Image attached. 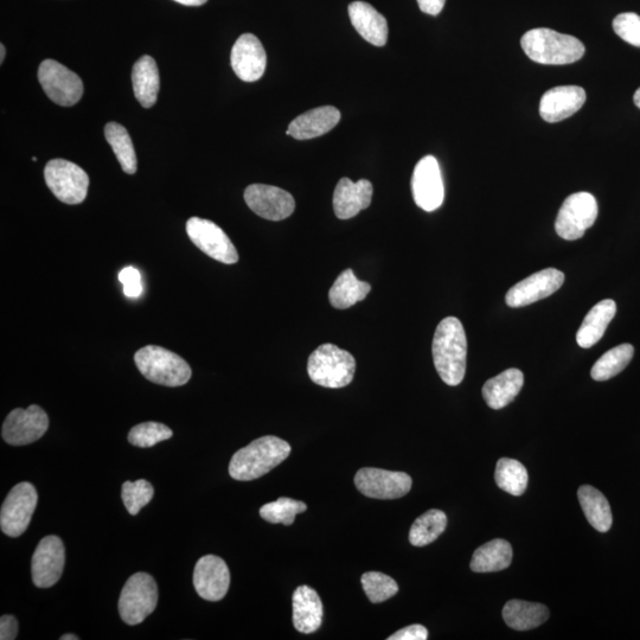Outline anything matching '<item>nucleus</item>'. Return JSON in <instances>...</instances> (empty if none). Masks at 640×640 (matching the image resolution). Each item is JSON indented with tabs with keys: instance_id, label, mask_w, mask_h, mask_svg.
Instances as JSON below:
<instances>
[{
	"instance_id": "nucleus-1",
	"label": "nucleus",
	"mask_w": 640,
	"mask_h": 640,
	"mask_svg": "<svg viewBox=\"0 0 640 640\" xmlns=\"http://www.w3.org/2000/svg\"><path fill=\"white\" fill-rule=\"evenodd\" d=\"M432 352L440 379L451 387L462 383L466 373L467 339L458 318L441 320L435 330Z\"/></svg>"
},
{
	"instance_id": "nucleus-2",
	"label": "nucleus",
	"mask_w": 640,
	"mask_h": 640,
	"mask_svg": "<svg viewBox=\"0 0 640 640\" xmlns=\"http://www.w3.org/2000/svg\"><path fill=\"white\" fill-rule=\"evenodd\" d=\"M287 441L267 435L236 452L230 460L229 475L240 482L258 479L271 472L291 454Z\"/></svg>"
},
{
	"instance_id": "nucleus-3",
	"label": "nucleus",
	"mask_w": 640,
	"mask_h": 640,
	"mask_svg": "<svg viewBox=\"0 0 640 640\" xmlns=\"http://www.w3.org/2000/svg\"><path fill=\"white\" fill-rule=\"evenodd\" d=\"M521 46L530 60L550 66L571 64L585 55V46L578 38L547 28L526 32Z\"/></svg>"
},
{
	"instance_id": "nucleus-4",
	"label": "nucleus",
	"mask_w": 640,
	"mask_h": 640,
	"mask_svg": "<svg viewBox=\"0 0 640 640\" xmlns=\"http://www.w3.org/2000/svg\"><path fill=\"white\" fill-rule=\"evenodd\" d=\"M355 371L354 356L329 343L313 351L307 362L310 379L324 388L347 387L354 380Z\"/></svg>"
},
{
	"instance_id": "nucleus-5",
	"label": "nucleus",
	"mask_w": 640,
	"mask_h": 640,
	"mask_svg": "<svg viewBox=\"0 0 640 640\" xmlns=\"http://www.w3.org/2000/svg\"><path fill=\"white\" fill-rule=\"evenodd\" d=\"M137 367L147 380L166 387H181L191 379L187 361L168 349L147 345L134 355Z\"/></svg>"
},
{
	"instance_id": "nucleus-6",
	"label": "nucleus",
	"mask_w": 640,
	"mask_h": 640,
	"mask_svg": "<svg viewBox=\"0 0 640 640\" xmlns=\"http://www.w3.org/2000/svg\"><path fill=\"white\" fill-rule=\"evenodd\" d=\"M158 587L147 573H137L126 581L119 599L121 619L128 625L142 624L156 610Z\"/></svg>"
},
{
	"instance_id": "nucleus-7",
	"label": "nucleus",
	"mask_w": 640,
	"mask_h": 640,
	"mask_svg": "<svg viewBox=\"0 0 640 640\" xmlns=\"http://www.w3.org/2000/svg\"><path fill=\"white\" fill-rule=\"evenodd\" d=\"M598 213L597 200L590 192H576L562 204L555 221L556 233L563 240H579L597 221Z\"/></svg>"
},
{
	"instance_id": "nucleus-8",
	"label": "nucleus",
	"mask_w": 640,
	"mask_h": 640,
	"mask_svg": "<svg viewBox=\"0 0 640 640\" xmlns=\"http://www.w3.org/2000/svg\"><path fill=\"white\" fill-rule=\"evenodd\" d=\"M48 188L66 204H80L86 200L89 177L80 166L66 159H53L44 169Z\"/></svg>"
},
{
	"instance_id": "nucleus-9",
	"label": "nucleus",
	"mask_w": 640,
	"mask_h": 640,
	"mask_svg": "<svg viewBox=\"0 0 640 640\" xmlns=\"http://www.w3.org/2000/svg\"><path fill=\"white\" fill-rule=\"evenodd\" d=\"M38 81L55 104L70 107L78 104L83 95V83L78 74L63 64L46 60L38 69Z\"/></svg>"
},
{
	"instance_id": "nucleus-10",
	"label": "nucleus",
	"mask_w": 640,
	"mask_h": 640,
	"mask_svg": "<svg viewBox=\"0 0 640 640\" xmlns=\"http://www.w3.org/2000/svg\"><path fill=\"white\" fill-rule=\"evenodd\" d=\"M38 495L35 486L19 483L12 488L0 511V527L5 535L19 537L27 531L36 509Z\"/></svg>"
},
{
	"instance_id": "nucleus-11",
	"label": "nucleus",
	"mask_w": 640,
	"mask_h": 640,
	"mask_svg": "<svg viewBox=\"0 0 640 640\" xmlns=\"http://www.w3.org/2000/svg\"><path fill=\"white\" fill-rule=\"evenodd\" d=\"M187 233L191 242L211 259L226 265H234L239 261L234 243L216 223L191 217L187 222Z\"/></svg>"
},
{
	"instance_id": "nucleus-12",
	"label": "nucleus",
	"mask_w": 640,
	"mask_h": 640,
	"mask_svg": "<svg viewBox=\"0 0 640 640\" xmlns=\"http://www.w3.org/2000/svg\"><path fill=\"white\" fill-rule=\"evenodd\" d=\"M49 428V418L40 406L17 408L5 419L2 437L12 446H24L41 439Z\"/></svg>"
},
{
	"instance_id": "nucleus-13",
	"label": "nucleus",
	"mask_w": 640,
	"mask_h": 640,
	"mask_svg": "<svg viewBox=\"0 0 640 640\" xmlns=\"http://www.w3.org/2000/svg\"><path fill=\"white\" fill-rule=\"evenodd\" d=\"M413 480L405 472L364 467L356 473L355 485L364 496L375 499H398L412 489Z\"/></svg>"
},
{
	"instance_id": "nucleus-14",
	"label": "nucleus",
	"mask_w": 640,
	"mask_h": 640,
	"mask_svg": "<svg viewBox=\"0 0 640 640\" xmlns=\"http://www.w3.org/2000/svg\"><path fill=\"white\" fill-rule=\"evenodd\" d=\"M412 191L416 206L422 210H437L444 203L443 175L437 158L426 156L416 164L412 177Z\"/></svg>"
},
{
	"instance_id": "nucleus-15",
	"label": "nucleus",
	"mask_w": 640,
	"mask_h": 640,
	"mask_svg": "<svg viewBox=\"0 0 640 640\" xmlns=\"http://www.w3.org/2000/svg\"><path fill=\"white\" fill-rule=\"evenodd\" d=\"M249 209L262 219L283 221L296 209V201L290 192L266 184H252L245 191Z\"/></svg>"
},
{
	"instance_id": "nucleus-16",
	"label": "nucleus",
	"mask_w": 640,
	"mask_h": 640,
	"mask_svg": "<svg viewBox=\"0 0 640 640\" xmlns=\"http://www.w3.org/2000/svg\"><path fill=\"white\" fill-rule=\"evenodd\" d=\"M66 550L60 537L51 535L38 543L31 561L32 581L38 588H49L60 580Z\"/></svg>"
},
{
	"instance_id": "nucleus-17",
	"label": "nucleus",
	"mask_w": 640,
	"mask_h": 640,
	"mask_svg": "<svg viewBox=\"0 0 640 640\" xmlns=\"http://www.w3.org/2000/svg\"><path fill=\"white\" fill-rule=\"evenodd\" d=\"M565 283V274L555 268H547L511 287L505 303L508 306L523 307L552 296Z\"/></svg>"
},
{
	"instance_id": "nucleus-18",
	"label": "nucleus",
	"mask_w": 640,
	"mask_h": 640,
	"mask_svg": "<svg viewBox=\"0 0 640 640\" xmlns=\"http://www.w3.org/2000/svg\"><path fill=\"white\" fill-rule=\"evenodd\" d=\"M230 62L240 80L258 81L264 76L267 66L265 48L255 35L243 34L234 44Z\"/></svg>"
},
{
	"instance_id": "nucleus-19",
	"label": "nucleus",
	"mask_w": 640,
	"mask_h": 640,
	"mask_svg": "<svg viewBox=\"0 0 640 640\" xmlns=\"http://www.w3.org/2000/svg\"><path fill=\"white\" fill-rule=\"evenodd\" d=\"M230 573L227 563L219 556H203L195 566L194 586L204 600L220 601L229 590Z\"/></svg>"
},
{
	"instance_id": "nucleus-20",
	"label": "nucleus",
	"mask_w": 640,
	"mask_h": 640,
	"mask_svg": "<svg viewBox=\"0 0 640 640\" xmlns=\"http://www.w3.org/2000/svg\"><path fill=\"white\" fill-rule=\"evenodd\" d=\"M586 102L584 88L578 86H560L549 89L543 94L540 102V114L547 123L572 117Z\"/></svg>"
},
{
	"instance_id": "nucleus-21",
	"label": "nucleus",
	"mask_w": 640,
	"mask_h": 640,
	"mask_svg": "<svg viewBox=\"0 0 640 640\" xmlns=\"http://www.w3.org/2000/svg\"><path fill=\"white\" fill-rule=\"evenodd\" d=\"M373 192V184L368 179L354 183L350 178H342L334 194V209L338 219L349 220L368 209Z\"/></svg>"
},
{
	"instance_id": "nucleus-22",
	"label": "nucleus",
	"mask_w": 640,
	"mask_h": 640,
	"mask_svg": "<svg viewBox=\"0 0 640 640\" xmlns=\"http://www.w3.org/2000/svg\"><path fill=\"white\" fill-rule=\"evenodd\" d=\"M339 121H341V112L336 107L313 108L294 119L288 126V132L297 140L315 139L334 130Z\"/></svg>"
},
{
	"instance_id": "nucleus-23",
	"label": "nucleus",
	"mask_w": 640,
	"mask_h": 640,
	"mask_svg": "<svg viewBox=\"0 0 640 640\" xmlns=\"http://www.w3.org/2000/svg\"><path fill=\"white\" fill-rule=\"evenodd\" d=\"M352 25L364 40L376 47L386 46L388 41V23L379 11L366 2H354L349 5Z\"/></svg>"
},
{
	"instance_id": "nucleus-24",
	"label": "nucleus",
	"mask_w": 640,
	"mask_h": 640,
	"mask_svg": "<svg viewBox=\"0 0 640 640\" xmlns=\"http://www.w3.org/2000/svg\"><path fill=\"white\" fill-rule=\"evenodd\" d=\"M293 624L297 631L310 635L323 620V604L318 593L309 586H300L293 593Z\"/></svg>"
},
{
	"instance_id": "nucleus-25",
	"label": "nucleus",
	"mask_w": 640,
	"mask_h": 640,
	"mask_svg": "<svg viewBox=\"0 0 640 640\" xmlns=\"http://www.w3.org/2000/svg\"><path fill=\"white\" fill-rule=\"evenodd\" d=\"M524 384L521 370L511 368L486 381L483 387V398L492 409H502L516 399Z\"/></svg>"
},
{
	"instance_id": "nucleus-26",
	"label": "nucleus",
	"mask_w": 640,
	"mask_h": 640,
	"mask_svg": "<svg viewBox=\"0 0 640 640\" xmlns=\"http://www.w3.org/2000/svg\"><path fill=\"white\" fill-rule=\"evenodd\" d=\"M617 313V304L612 299H605L588 312L582 322L576 342L581 348L590 349L605 335L607 326L610 325Z\"/></svg>"
},
{
	"instance_id": "nucleus-27",
	"label": "nucleus",
	"mask_w": 640,
	"mask_h": 640,
	"mask_svg": "<svg viewBox=\"0 0 640 640\" xmlns=\"http://www.w3.org/2000/svg\"><path fill=\"white\" fill-rule=\"evenodd\" d=\"M134 95L144 108L156 104L159 92V72L157 62L151 56H143L134 63L132 70Z\"/></svg>"
},
{
	"instance_id": "nucleus-28",
	"label": "nucleus",
	"mask_w": 640,
	"mask_h": 640,
	"mask_svg": "<svg viewBox=\"0 0 640 640\" xmlns=\"http://www.w3.org/2000/svg\"><path fill=\"white\" fill-rule=\"evenodd\" d=\"M504 622L516 631H528L546 623L549 618L547 606L510 600L503 608Z\"/></svg>"
},
{
	"instance_id": "nucleus-29",
	"label": "nucleus",
	"mask_w": 640,
	"mask_h": 640,
	"mask_svg": "<svg viewBox=\"0 0 640 640\" xmlns=\"http://www.w3.org/2000/svg\"><path fill=\"white\" fill-rule=\"evenodd\" d=\"M512 562V548L508 541L497 539L483 544L472 556L471 569L476 573L504 571Z\"/></svg>"
},
{
	"instance_id": "nucleus-30",
	"label": "nucleus",
	"mask_w": 640,
	"mask_h": 640,
	"mask_svg": "<svg viewBox=\"0 0 640 640\" xmlns=\"http://www.w3.org/2000/svg\"><path fill=\"white\" fill-rule=\"evenodd\" d=\"M370 290L371 286L366 281L358 280L352 270H345L331 287L330 303L335 309L347 310L366 299Z\"/></svg>"
},
{
	"instance_id": "nucleus-31",
	"label": "nucleus",
	"mask_w": 640,
	"mask_h": 640,
	"mask_svg": "<svg viewBox=\"0 0 640 640\" xmlns=\"http://www.w3.org/2000/svg\"><path fill=\"white\" fill-rule=\"evenodd\" d=\"M578 497L581 508L591 526L600 533H606L610 530L613 516L606 497L590 485H582L578 491Z\"/></svg>"
},
{
	"instance_id": "nucleus-32",
	"label": "nucleus",
	"mask_w": 640,
	"mask_h": 640,
	"mask_svg": "<svg viewBox=\"0 0 640 640\" xmlns=\"http://www.w3.org/2000/svg\"><path fill=\"white\" fill-rule=\"evenodd\" d=\"M105 137L112 146L115 157L127 175H134L138 169V160L136 151L130 134L123 125L118 123H110L105 127Z\"/></svg>"
},
{
	"instance_id": "nucleus-33",
	"label": "nucleus",
	"mask_w": 640,
	"mask_h": 640,
	"mask_svg": "<svg viewBox=\"0 0 640 640\" xmlns=\"http://www.w3.org/2000/svg\"><path fill=\"white\" fill-rule=\"evenodd\" d=\"M495 480L499 489L512 496H522L528 488V471L526 467L515 459L502 458L498 460Z\"/></svg>"
},
{
	"instance_id": "nucleus-34",
	"label": "nucleus",
	"mask_w": 640,
	"mask_h": 640,
	"mask_svg": "<svg viewBox=\"0 0 640 640\" xmlns=\"http://www.w3.org/2000/svg\"><path fill=\"white\" fill-rule=\"evenodd\" d=\"M447 527V516L440 510L425 512L413 523L409 531V542L414 547H425L438 539Z\"/></svg>"
},
{
	"instance_id": "nucleus-35",
	"label": "nucleus",
	"mask_w": 640,
	"mask_h": 640,
	"mask_svg": "<svg viewBox=\"0 0 640 640\" xmlns=\"http://www.w3.org/2000/svg\"><path fill=\"white\" fill-rule=\"evenodd\" d=\"M633 355H635V348L631 344L618 345L608 350L594 364L591 370L592 379L600 382L612 379L629 366Z\"/></svg>"
},
{
	"instance_id": "nucleus-36",
	"label": "nucleus",
	"mask_w": 640,
	"mask_h": 640,
	"mask_svg": "<svg viewBox=\"0 0 640 640\" xmlns=\"http://www.w3.org/2000/svg\"><path fill=\"white\" fill-rule=\"evenodd\" d=\"M307 510L304 502L296 501V499L281 497L278 501L267 503L260 509V516L265 521L273 524H285L292 526L294 518L303 514Z\"/></svg>"
},
{
	"instance_id": "nucleus-37",
	"label": "nucleus",
	"mask_w": 640,
	"mask_h": 640,
	"mask_svg": "<svg viewBox=\"0 0 640 640\" xmlns=\"http://www.w3.org/2000/svg\"><path fill=\"white\" fill-rule=\"evenodd\" d=\"M361 582L364 592L373 604L383 603L399 592V586L395 580L380 572L363 574Z\"/></svg>"
},
{
	"instance_id": "nucleus-38",
	"label": "nucleus",
	"mask_w": 640,
	"mask_h": 640,
	"mask_svg": "<svg viewBox=\"0 0 640 640\" xmlns=\"http://www.w3.org/2000/svg\"><path fill=\"white\" fill-rule=\"evenodd\" d=\"M172 435L174 432L168 426L150 421L134 426L128 433V441L133 446L147 448L169 440Z\"/></svg>"
},
{
	"instance_id": "nucleus-39",
	"label": "nucleus",
	"mask_w": 640,
	"mask_h": 640,
	"mask_svg": "<svg viewBox=\"0 0 640 640\" xmlns=\"http://www.w3.org/2000/svg\"><path fill=\"white\" fill-rule=\"evenodd\" d=\"M153 495H155V489L144 479L134 483L125 482L123 489H121V498H123L127 511L133 516L138 515L140 510L151 502Z\"/></svg>"
},
{
	"instance_id": "nucleus-40",
	"label": "nucleus",
	"mask_w": 640,
	"mask_h": 640,
	"mask_svg": "<svg viewBox=\"0 0 640 640\" xmlns=\"http://www.w3.org/2000/svg\"><path fill=\"white\" fill-rule=\"evenodd\" d=\"M613 30L623 41L640 48V16L633 12L618 15L614 18Z\"/></svg>"
},
{
	"instance_id": "nucleus-41",
	"label": "nucleus",
	"mask_w": 640,
	"mask_h": 640,
	"mask_svg": "<svg viewBox=\"0 0 640 640\" xmlns=\"http://www.w3.org/2000/svg\"><path fill=\"white\" fill-rule=\"evenodd\" d=\"M120 283L124 285V293L128 298H138L143 292L142 279L136 268L126 267L119 273Z\"/></svg>"
},
{
	"instance_id": "nucleus-42",
	"label": "nucleus",
	"mask_w": 640,
	"mask_h": 640,
	"mask_svg": "<svg viewBox=\"0 0 640 640\" xmlns=\"http://www.w3.org/2000/svg\"><path fill=\"white\" fill-rule=\"evenodd\" d=\"M427 638L428 631L426 627L415 624L395 632L393 636L388 637V640H426Z\"/></svg>"
},
{
	"instance_id": "nucleus-43",
	"label": "nucleus",
	"mask_w": 640,
	"mask_h": 640,
	"mask_svg": "<svg viewBox=\"0 0 640 640\" xmlns=\"http://www.w3.org/2000/svg\"><path fill=\"white\" fill-rule=\"evenodd\" d=\"M18 623L14 616L0 618V639L14 640L17 638Z\"/></svg>"
},
{
	"instance_id": "nucleus-44",
	"label": "nucleus",
	"mask_w": 640,
	"mask_h": 640,
	"mask_svg": "<svg viewBox=\"0 0 640 640\" xmlns=\"http://www.w3.org/2000/svg\"><path fill=\"white\" fill-rule=\"evenodd\" d=\"M446 0H418L419 8L424 14L438 16L443 11Z\"/></svg>"
},
{
	"instance_id": "nucleus-45",
	"label": "nucleus",
	"mask_w": 640,
	"mask_h": 640,
	"mask_svg": "<svg viewBox=\"0 0 640 640\" xmlns=\"http://www.w3.org/2000/svg\"><path fill=\"white\" fill-rule=\"evenodd\" d=\"M175 2L185 6H201L206 4L208 0H175Z\"/></svg>"
},
{
	"instance_id": "nucleus-46",
	"label": "nucleus",
	"mask_w": 640,
	"mask_h": 640,
	"mask_svg": "<svg viewBox=\"0 0 640 640\" xmlns=\"http://www.w3.org/2000/svg\"><path fill=\"white\" fill-rule=\"evenodd\" d=\"M6 55L4 44H0V64H3Z\"/></svg>"
},
{
	"instance_id": "nucleus-47",
	"label": "nucleus",
	"mask_w": 640,
	"mask_h": 640,
	"mask_svg": "<svg viewBox=\"0 0 640 640\" xmlns=\"http://www.w3.org/2000/svg\"><path fill=\"white\" fill-rule=\"evenodd\" d=\"M633 100H635L636 106L640 108V88H638V91L635 93V96H633Z\"/></svg>"
},
{
	"instance_id": "nucleus-48",
	"label": "nucleus",
	"mask_w": 640,
	"mask_h": 640,
	"mask_svg": "<svg viewBox=\"0 0 640 640\" xmlns=\"http://www.w3.org/2000/svg\"><path fill=\"white\" fill-rule=\"evenodd\" d=\"M60 639L61 640H79L80 638L74 635H64Z\"/></svg>"
}]
</instances>
